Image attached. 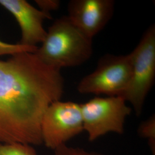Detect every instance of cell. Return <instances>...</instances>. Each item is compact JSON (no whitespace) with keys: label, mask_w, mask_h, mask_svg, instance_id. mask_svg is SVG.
<instances>
[{"label":"cell","mask_w":155,"mask_h":155,"mask_svg":"<svg viewBox=\"0 0 155 155\" xmlns=\"http://www.w3.org/2000/svg\"><path fill=\"white\" fill-rule=\"evenodd\" d=\"M64 80L33 52L0 60V144H43L41 123L47 107L61 100Z\"/></svg>","instance_id":"cell-1"},{"label":"cell","mask_w":155,"mask_h":155,"mask_svg":"<svg viewBox=\"0 0 155 155\" xmlns=\"http://www.w3.org/2000/svg\"><path fill=\"white\" fill-rule=\"evenodd\" d=\"M93 39L75 26L67 16L55 20L35 54L48 66L62 68L81 66L93 54Z\"/></svg>","instance_id":"cell-2"},{"label":"cell","mask_w":155,"mask_h":155,"mask_svg":"<svg viewBox=\"0 0 155 155\" xmlns=\"http://www.w3.org/2000/svg\"><path fill=\"white\" fill-rule=\"evenodd\" d=\"M129 55L132 62V75L127 88L121 97L132 105L135 113L139 116L155 82V24L150 25L145 31L139 44Z\"/></svg>","instance_id":"cell-3"},{"label":"cell","mask_w":155,"mask_h":155,"mask_svg":"<svg viewBox=\"0 0 155 155\" xmlns=\"http://www.w3.org/2000/svg\"><path fill=\"white\" fill-rule=\"evenodd\" d=\"M83 130L90 141L109 133L122 134L132 108L121 97H94L80 104Z\"/></svg>","instance_id":"cell-4"},{"label":"cell","mask_w":155,"mask_h":155,"mask_svg":"<svg viewBox=\"0 0 155 155\" xmlns=\"http://www.w3.org/2000/svg\"><path fill=\"white\" fill-rule=\"evenodd\" d=\"M130 56L107 54L102 56L93 72L80 81L77 90L81 94H105L121 97L130 80Z\"/></svg>","instance_id":"cell-5"},{"label":"cell","mask_w":155,"mask_h":155,"mask_svg":"<svg viewBox=\"0 0 155 155\" xmlns=\"http://www.w3.org/2000/svg\"><path fill=\"white\" fill-rule=\"evenodd\" d=\"M83 131L81 106L74 102L56 101L47 107L42 118V143L51 150L66 144Z\"/></svg>","instance_id":"cell-6"},{"label":"cell","mask_w":155,"mask_h":155,"mask_svg":"<svg viewBox=\"0 0 155 155\" xmlns=\"http://www.w3.org/2000/svg\"><path fill=\"white\" fill-rule=\"evenodd\" d=\"M114 4L113 0H71L67 16L75 26L93 39L110 21Z\"/></svg>","instance_id":"cell-7"},{"label":"cell","mask_w":155,"mask_h":155,"mask_svg":"<svg viewBox=\"0 0 155 155\" xmlns=\"http://www.w3.org/2000/svg\"><path fill=\"white\" fill-rule=\"evenodd\" d=\"M0 5L16 18L21 32L20 45L38 47L46 36L43 22L52 19L50 13L35 8L25 0H0Z\"/></svg>","instance_id":"cell-8"},{"label":"cell","mask_w":155,"mask_h":155,"mask_svg":"<svg viewBox=\"0 0 155 155\" xmlns=\"http://www.w3.org/2000/svg\"><path fill=\"white\" fill-rule=\"evenodd\" d=\"M139 136L147 139L152 155H155V117L152 115L142 122L138 128Z\"/></svg>","instance_id":"cell-9"},{"label":"cell","mask_w":155,"mask_h":155,"mask_svg":"<svg viewBox=\"0 0 155 155\" xmlns=\"http://www.w3.org/2000/svg\"><path fill=\"white\" fill-rule=\"evenodd\" d=\"M0 155H38L32 145L21 143L0 144Z\"/></svg>","instance_id":"cell-10"},{"label":"cell","mask_w":155,"mask_h":155,"mask_svg":"<svg viewBox=\"0 0 155 155\" xmlns=\"http://www.w3.org/2000/svg\"><path fill=\"white\" fill-rule=\"evenodd\" d=\"M38 48V47H30L20 45L19 43H7L0 40V56L13 55L25 52L35 53Z\"/></svg>","instance_id":"cell-11"},{"label":"cell","mask_w":155,"mask_h":155,"mask_svg":"<svg viewBox=\"0 0 155 155\" xmlns=\"http://www.w3.org/2000/svg\"><path fill=\"white\" fill-rule=\"evenodd\" d=\"M54 155H103L95 152H89L86 150L68 147L66 144L61 145L54 150Z\"/></svg>","instance_id":"cell-12"},{"label":"cell","mask_w":155,"mask_h":155,"mask_svg":"<svg viewBox=\"0 0 155 155\" xmlns=\"http://www.w3.org/2000/svg\"><path fill=\"white\" fill-rule=\"evenodd\" d=\"M39 9L41 11L50 13V12L57 11L61 5L59 0H35Z\"/></svg>","instance_id":"cell-13"}]
</instances>
